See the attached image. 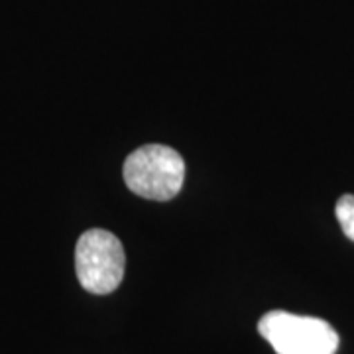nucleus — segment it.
<instances>
[{"mask_svg": "<svg viewBox=\"0 0 354 354\" xmlns=\"http://www.w3.org/2000/svg\"><path fill=\"white\" fill-rule=\"evenodd\" d=\"M127 254L113 232L91 228L75 246V272L83 290L97 295L114 291L124 278Z\"/></svg>", "mask_w": 354, "mask_h": 354, "instance_id": "2", "label": "nucleus"}, {"mask_svg": "<svg viewBox=\"0 0 354 354\" xmlns=\"http://www.w3.org/2000/svg\"><path fill=\"white\" fill-rule=\"evenodd\" d=\"M335 215L341 223L344 236L354 242V195H342L341 199L337 201Z\"/></svg>", "mask_w": 354, "mask_h": 354, "instance_id": "4", "label": "nucleus"}, {"mask_svg": "<svg viewBox=\"0 0 354 354\" xmlns=\"http://www.w3.org/2000/svg\"><path fill=\"white\" fill-rule=\"evenodd\" d=\"M258 330L278 354H335L339 348L337 330L317 317L270 311L260 319Z\"/></svg>", "mask_w": 354, "mask_h": 354, "instance_id": "3", "label": "nucleus"}, {"mask_svg": "<svg viewBox=\"0 0 354 354\" xmlns=\"http://www.w3.org/2000/svg\"><path fill=\"white\" fill-rule=\"evenodd\" d=\"M128 189L144 199L169 201L183 187L185 162L179 153L162 144H148L130 153L122 165Z\"/></svg>", "mask_w": 354, "mask_h": 354, "instance_id": "1", "label": "nucleus"}]
</instances>
